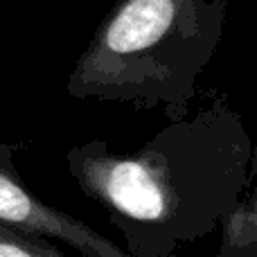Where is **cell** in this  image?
Instances as JSON below:
<instances>
[{
    "mask_svg": "<svg viewBox=\"0 0 257 257\" xmlns=\"http://www.w3.org/2000/svg\"><path fill=\"white\" fill-rule=\"evenodd\" d=\"M219 223V257H257V203L253 192L246 199H237L221 214Z\"/></svg>",
    "mask_w": 257,
    "mask_h": 257,
    "instance_id": "4",
    "label": "cell"
},
{
    "mask_svg": "<svg viewBox=\"0 0 257 257\" xmlns=\"http://www.w3.org/2000/svg\"><path fill=\"white\" fill-rule=\"evenodd\" d=\"M226 12L228 0H117L75 61L68 95L181 120L221 43Z\"/></svg>",
    "mask_w": 257,
    "mask_h": 257,
    "instance_id": "2",
    "label": "cell"
},
{
    "mask_svg": "<svg viewBox=\"0 0 257 257\" xmlns=\"http://www.w3.org/2000/svg\"><path fill=\"white\" fill-rule=\"evenodd\" d=\"M253 140L226 95L169 122L140 151L104 140L68 149V172L106 210L131 257H169L208 237L253 181Z\"/></svg>",
    "mask_w": 257,
    "mask_h": 257,
    "instance_id": "1",
    "label": "cell"
},
{
    "mask_svg": "<svg viewBox=\"0 0 257 257\" xmlns=\"http://www.w3.org/2000/svg\"><path fill=\"white\" fill-rule=\"evenodd\" d=\"M14 151V145H0V221L50 241H63L84 257H128L126 248L88 223L39 199L18 174Z\"/></svg>",
    "mask_w": 257,
    "mask_h": 257,
    "instance_id": "3",
    "label": "cell"
},
{
    "mask_svg": "<svg viewBox=\"0 0 257 257\" xmlns=\"http://www.w3.org/2000/svg\"><path fill=\"white\" fill-rule=\"evenodd\" d=\"M0 257H63V250L45 237L0 221Z\"/></svg>",
    "mask_w": 257,
    "mask_h": 257,
    "instance_id": "5",
    "label": "cell"
}]
</instances>
